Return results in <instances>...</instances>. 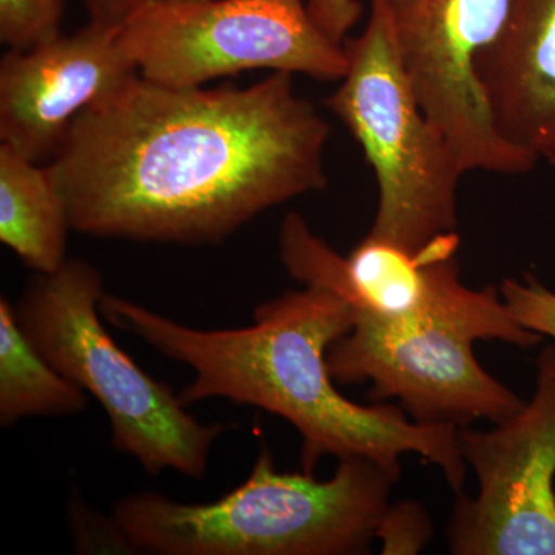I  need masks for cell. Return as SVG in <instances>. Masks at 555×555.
I'll use <instances>...</instances> for the list:
<instances>
[{"label":"cell","instance_id":"obj_1","mask_svg":"<svg viewBox=\"0 0 555 555\" xmlns=\"http://www.w3.org/2000/svg\"><path fill=\"white\" fill-rule=\"evenodd\" d=\"M328 137L288 73L210 90L138 75L73 120L47 169L76 232L203 246L326 188Z\"/></svg>","mask_w":555,"mask_h":555},{"label":"cell","instance_id":"obj_2","mask_svg":"<svg viewBox=\"0 0 555 555\" xmlns=\"http://www.w3.org/2000/svg\"><path fill=\"white\" fill-rule=\"evenodd\" d=\"M101 313L113 327L192 369V382L178 393L184 406L222 398L287 420L301 437L302 473H315L326 455L400 465L401 455L418 454L463 494L467 465L459 426L411 422L392 404L363 406L335 387L327 352L356 323V309L337 292H286L259 305L254 324L241 328L185 326L107 292Z\"/></svg>","mask_w":555,"mask_h":555},{"label":"cell","instance_id":"obj_3","mask_svg":"<svg viewBox=\"0 0 555 555\" xmlns=\"http://www.w3.org/2000/svg\"><path fill=\"white\" fill-rule=\"evenodd\" d=\"M328 480L280 473L262 447L247 480L211 503L158 492L116 500L112 520L127 550L156 555H356L378 539L400 465L338 460Z\"/></svg>","mask_w":555,"mask_h":555},{"label":"cell","instance_id":"obj_4","mask_svg":"<svg viewBox=\"0 0 555 555\" xmlns=\"http://www.w3.org/2000/svg\"><path fill=\"white\" fill-rule=\"evenodd\" d=\"M104 295L100 269L68 258L56 272L31 278L14 313L51 366L104 409L116 451L133 456L150 477L164 470L206 477L214 444L233 425L201 423L170 386L120 349L102 323Z\"/></svg>","mask_w":555,"mask_h":555},{"label":"cell","instance_id":"obj_5","mask_svg":"<svg viewBox=\"0 0 555 555\" xmlns=\"http://www.w3.org/2000/svg\"><path fill=\"white\" fill-rule=\"evenodd\" d=\"M369 5L366 28L345 42L349 65L326 105L361 145L377 179V214L367 236L416 255L454 233L466 171L416 96L385 5Z\"/></svg>","mask_w":555,"mask_h":555},{"label":"cell","instance_id":"obj_6","mask_svg":"<svg viewBox=\"0 0 555 555\" xmlns=\"http://www.w3.org/2000/svg\"><path fill=\"white\" fill-rule=\"evenodd\" d=\"M142 78L195 89L248 69L337 82L346 47L310 17L306 0H142L119 27Z\"/></svg>","mask_w":555,"mask_h":555},{"label":"cell","instance_id":"obj_7","mask_svg":"<svg viewBox=\"0 0 555 555\" xmlns=\"http://www.w3.org/2000/svg\"><path fill=\"white\" fill-rule=\"evenodd\" d=\"M456 244L455 233H449L412 255L366 235L343 258L295 211L283 219L278 235L288 275L305 286L331 288L358 310L390 321H448L476 335L478 341H503L524 349L542 343V335L514 320L500 288L476 291L462 283L454 258Z\"/></svg>","mask_w":555,"mask_h":555},{"label":"cell","instance_id":"obj_8","mask_svg":"<svg viewBox=\"0 0 555 555\" xmlns=\"http://www.w3.org/2000/svg\"><path fill=\"white\" fill-rule=\"evenodd\" d=\"M476 496L459 494L448 525L456 555H555V345L535 361V389L491 430L460 427Z\"/></svg>","mask_w":555,"mask_h":555},{"label":"cell","instance_id":"obj_9","mask_svg":"<svg viewBox=\"0 0 555 555\" xmlns=\"http://www.w3.org/2000/svg\"><path fill=\"white\" fill-rule=\"evenodd\" d=\"M511 0H382L416 96L463 169L517 177L539 159L496 130L477 78L478 54L505 25Z\"/></svg>","mask_w":555,"mask_h":555},{"label":"cell","instance_id":"obj_10","mask_svg":"<svg viewBox=\"0 0 555 555\" xmlns=\"http://www.w3.org/2000/svg\"><path fill=\"white\" fill-rule=\"evenodd\" d=\"M474 341L448 321H390L356 309L352 328L328 349L327 366L343 385L372 382V400L397 398L415 422L495 425L526 401L480 366Z\"/></svg>","mask_w":555,"mask_h":555},{"label":"cell","instance_id":"obj_11","mask_svg":"<svg viewBox=\"0 0 555 555\" xmlns=\"http://www.w3.org/2000/svg\"><path fill=\"white\" fill-rule=\"evenodd\" d=\"M138 67L119 28L90 24L0 61V144L39 163L53 156L83 109L126 86Z\"/></svg>","mask_w":555,"mask_h":555},{"label":"cell","instance_id":"obj_12","mask_svg":"<svg viewBox=\"0 0 555 555\" xmlns=\"http://www.w3.org/2000/svg\"><path fill=\"white\" fill-rule=\"evenodd\" d=\"M476 72L500 134L555 166V0H511Z\"/></svg>","mask_w":555,"mask_h":555},{"label":"cell","instance_id":"obj_13","mask_svg":"<svg viewBox=\"0 0 555 555\" xmlns=\"http://www.w3.org/2000/svg\"><path fill=\"white\" fill-rule=\"evenodd\" d=\"M67 206L47 167L0 144V241L35 273L67 261Z\"/></svg>","mask_w":555,"mask_h":555},{"label":"cell","instance_id":"obj_14","mask_svg":"<svg viewBox=\"0 0 555 555\" xmlns=\"http://www.w3.org/2000/svg\"><path fill=\"white\" fill-rule=\"evenodd\" d=\"M89 397L51 366L22 331L14 305L0 298V425L86 411Z\"/></svg>","mask_w":555,"mask_h":555},{"label":"cell","instance_id":"obj_15","mask_svg":"<svg viewBox=\"0 0 555 555\" xmlns=\"http://www.w3.org/2000/svg\"><path fill=\"white\" fill-rule=\"evenodd\" d=\"M65 0H0V42L30 50L61 36Z\"/></svg>","mask_w":555,"mask_h":555},{"label":"cell","instance_id":"obj_16","mask_svg":"<svg viewBox=\"0 0 555 555\" xmlns=\"http://www.w3.org/2000/svg\"><path fill=\"white\" fill-rule=\"evenodd\" d=\"M500 295L518 324L555 341L554 291L526 275L521 281L507 278L500 286Z\"/></svg>","mask_w":555,"mask_h":555},{"label":"cell","instance_id":"obj_17","mask_svg":"<svg viewBox=\"0 0 555 555\" xmlns=\"http://www.w3.org/2000/svg\"><path fill=\"white\" fill-rule=\"evenodd\" d=\"M430 537L429 517L416 503L390 505L379 529L383 554H415Z\"/></svg>","mask_w":555,"mask_h":555},{"label":"cell","instance_id":"obj_18","mask_svg":"<svg viewBox=\"0 0 555 555\" xmlns=\"http://www.w3.org/2000/svg\"><path fill=\"white\" fill-rule=\"evenodd\" d=\"M306 3L318 28L341 46H345L350 30L363 16L360 0H306Z\"/></svg>","mask_w":555,"mask_h":555},{"label":"cell","instance_id":"obj_19","mask_svg":"<svg viewBox=\"0 0 555 555\" xmlns=\"http://www.w3.org/2000/svg\"><path fill=\"white\" fill-rule=\"evenodd\" d=\"M90 24L119 28L142 0H83Z\"/></svg>","mask_w":555,"mask_h":555},{"label":"cell","instance_id":"obj_20","mask_svg":"<svg viewBox=\"0 0 555 555\" xmlns=\"http://www.w3.org/2000/svg\"><path fill=\"white\" fill-rule=\"evenodd\" d=\"M155 2H198V0H155Z\"/></svg>","mask_w":555,"mask_h":555}]
</instances>
